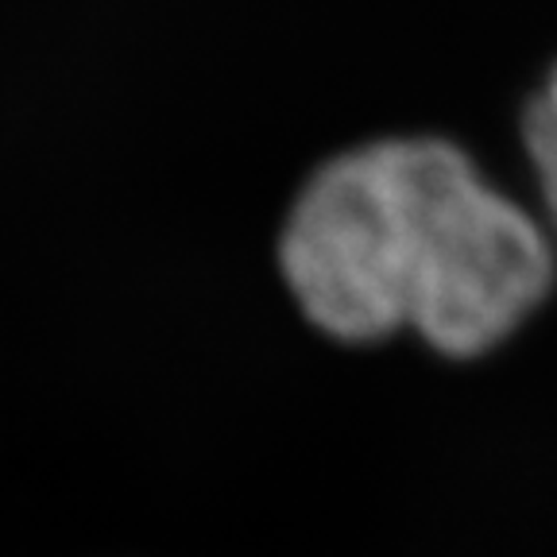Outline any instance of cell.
Wrapping results in <instances>:
<instances>
[{"mask_svg": "<svg viewBox=\"0 0 557 557\" xmlns=\"http://www.w3.org/2000/svg\"><path fill=\"white\" fill-rule=\"evenodd\" d=\"M298 310L337 341L410 330L480 357L554 287V240L442 136H387L310 174L278 236Z\"/></svg>", "mask_w": 557, "mask_h": 557, "instance_id": "1", "label": "cell"}, {"mask_svg": "<svg viewBox=\"0 0 557 557\" xmlns=\"http://www.w3.org/2000/svg\"><path fill=\"white\" fill-rule=\"evenodd\" d=\"M522 144H527V159H531L534 183H539V198L546 206V221L557 233V66L549 70V78L527 104Z\"/></svg>", "mask_w": 557, "mask_h": 557, "instance_id": "2", "label": "cell"}]
</instances>
